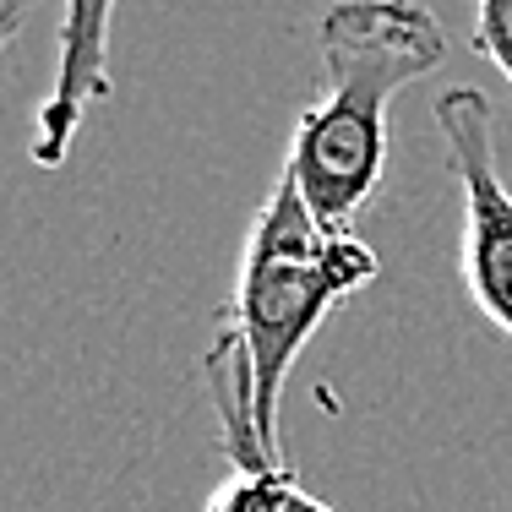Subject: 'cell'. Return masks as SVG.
<instances>
[{
	"instance_id": "6da1fadb",
	"label": "cell",
	"mask_w": 512,
	"mask_h": 512,
	"mask_svg": "<svg viewBox=\"0 0 512 512\" xmlns=\"http://www.w3.org/2000/svg\"><path fill=\"white\" fill-rule=\"evenodd\" d=\"M322 99L295 120L284 175L333 229H355L387 169V104L447 60V28L420 0H333L316 17Z\"/></svg>"
},
{
	"instance_id": "7a4b0ae2",
	"label": "cell",
	"mask_w": 512,
	"mask_h": 512,
	"mask_svg": "<svg viewBox=\"0 0 512 512\" xmlns=\"http://www.w3.org/2000/svg\"><path fill=\"white\" fill-rule=\"evenodd\" d=\"M382 273L376 251L360 229H333L306 207L295 180L278 169L262 213H256L235 273V300L224 306L229 333L240 338L256 382V425L267 447H278V404L295 360L306 355L311 333L333 316L338 300L360 295Z\"/></svg>"
},
{
	"instance_id": "3957f363",
	"label": "cell",
	"mask_w": 512,
	"mask_h": 512,
	"mask_svg": "<svg viewBox=\"0 0 512 512\" xmlns=\"http://www.w3.org/2000/svg\"><path fill=\"white\" fill-rule=\"evenodd\" d=\"M436 131L447 148V169L458 175L463 191V235H458V262L474 306L496 333L512 338V191L496 164V115L491 93L447 88L436 99Z\"/></svg>"
},
{
	"instance_id": "277c9868",
	"label": "cell",
	"mask_w": 512,
	"mask_h": 512,
	"mask_svg": "<svg viewBox=\"0 0 512 512\" xmlns=\"http://www.w3.org/2000/svg\"><path fill=\"white\" fill-rule=\"evenodd\" d=\"M120 0H60V44L55 77L33 120V164L60 169L71 158L88 109L109 99V28Z\"/></svg>"
},
{
	"instance_id": "5b68a950",
	"label": "cell",
	"mask_w": 512,
	"mask_h": 512,
	"mask_svg": "<svg viewBox=\"0 0 512 512\" xmlns=\"http://www.w3.org/2000/svg\"><path fill=\"white\" fill-rule=\"evenodd\" d=\"M289 480H295V469L273 453L240 458V463H229V474L213 485V496H207L202 512H284Z\"/></svg>"
},
{
	"instance_id": "8992f818",
	"label": "cell",
	"mask_w": 512,
	"mask_h": 512,
	"mask_svg": "<svg viewBox=\"0 0 512 512\" xmlns=\"http://www.w3.org/2000/svg\"><path fill=\"white\" fill-rule=\"evenodd\" d=\"M474 11V55L491 60L512 88V0H469Z\"/></svg>"
},
{
	"instance_id": "52a82bcc",
	"label": "cell",
	"mask_w": 512,
	"mask_h": 512,
	"mask_svg": "<svg viewBox=\"0 0 512 512\" xmlns=\"http://www.w3.org/2000/svg\"><path fill=\"white\" fill-rule=\"evenodd\" d=\"M28 6H33V0H0V50H11V39H17Z\"/></svg>"
},
{
	"instance_id": "ba28073f",
	"label": "cell",
	"mask_w": 512,
	"mask_h": 512,
	"mask_svg": "<svg viewBox=\"0 0 512 512\" xmlns=\"http://www.w3.org/2000/svg\"><path fill=\"white\" fill-rule=\"evenodd\" d=\"M284 512H333V507L316 502V496H311L300 480H289V491H284Z\"/></svg>"
}]
</instances>
